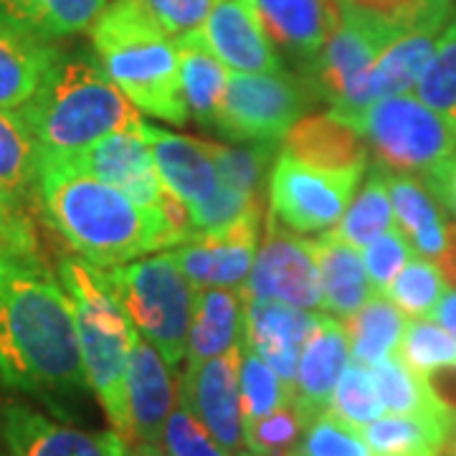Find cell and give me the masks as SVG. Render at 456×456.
I'll return each instance as SVG.
<instances>
[{"instance_id": "cell-2", "label": "cell", "mask_w": 456, "mask_h": 456, "mask_svg": "<svg viewBox=\"0 0 456 456\" xmlns=\"http://www.w3.org/2000/svg\"><path fill=\"white\" fill-rule=\"evenodd\" d=\"M36 203L66 246L102 269L178 246L165 213L140 208L125 191L86 173L66 155L41 152Z\"/></svg>"}, {"instance_id": "cell-38", "label": "cell", "mask_w": 456, "mask_h": 456, "mask_svg": "<svg viewBox=\"0 0 456 456\" xmlns=\"http://www.w3.org/2000/svg\"><path fill=\"white\" fill-rule=\"evenodd\" d=\"M413 92L439 112L456 134V13L441 28L434 56Z\"/></svg>"}, {"instance_id": "cell-42", "label": "cell", "mask_w": 456, "mask_h": 456, "mask_svg": "<svg viewBox=\"0 0 456 456\" xmlns=\"http://www.w3.org/2000/svg\"><path fill=\"white\" fill-rule=\"evenodd\" d=\"M38 236L26 208L0 200V284L20 269L41 266Z\"/></svg>"}, {"instance_id": "cell-1", "label": "cell", "mask_w": 456, "mask_h": 456, "mask_svg": "<svg viewBox=\"0 0 456 456\" xmlns=\"http://www.w3.org/2000/svg\"><path fill=\"white\" fill-rule=\"evenodd\" d=\"M0 383L66 424L79 419L92 391L71 297L46 264L0 284Z\"/></svg>"}, {"instance_id": "cell-47", "label": "cell", "mask_w": 456, "mask_h": 456, "mask_svg": "<svg viewBox=\"0 0 456 456\" xmlns=\"http://www.w3.org/2000/svg\"><path fill=\"white\" fill-rule=\"evenodd\" d=\"M411 256H416V251L406 239V233L398 226L383 233L380 239H375L370 246H365L362 264H365L368 279L373 284V292L386 294V289L391 287L393 279L398 277V272L411 261Z\"/></svg>"}, {"instance_id": "cell-49", "label": "cell", "mask_w": 456, "mask_h": 456, "mask_svg": "<svg viewBox=\"0 0 456 456\" xmlns=\"http://www.w3.org/2000/svg\"><path fill=\"white\" fill-rule=\"evenodd\" d=\"M175 259H178L183 274L193 284V289H208L213 277V251L206 236H193L191 241L175 246Z\"/></svg>"}, {"instance_id": "cell-35", "label": "cell", "mask_w": 456, "mask_h": 456, "mask_svg": "<svg viewBox=\"0 0 456 456\" xmlns=\"http://www.w3.org/2000/svg\"><path fill=\"white\" fill-rule=\"evenodd\" d=\"M362 436L373 456H439L449 441V434L439 426L401 413H383L362 426Z\"/></svg>"}, {"instance_id": "cell-12", "label": "cell", "mask_w": 456, "mask_h": 456, "mask_svg": "<svg viewBox=\"0 0 456 456\" xmlns=\"http://www.w3.org/2000/svg\"><path fill=\"white\" fill-rule=\"evenodd\" d=\"M391 33L368 26L362 20L342 16V20L330 33L325 46L312 59V74L320 92L330 99V114H350L358 107L360 86L365 82L370 66L380 51L391 44Z\"/></svg>"}, {"instance_id": "cell-43", "label": "cell", "mask_w": 456, "mask_h": 456, "mask_svg": "<svg viewBox=\"0 0 456 456\" xmlns=\"http://www.w3.org/2000/svg\"><path fill=\"white\" fill-rule=\"evenodd\" d=\"M335 416L345 419L347 424L368 426L375 419H380L386 413L383 401L378 395L375 388L373 373L370 368L360 365L355 360H350V365L342 370L340 380H338V388L332 395V408H330Z\"/></svg>"}, {"instance_id": "cell-13", "label": "cell", "mask_w": 456, "mask_h": 456, "mask_svg": "<svg viewBox=\"0 0 456 456\" xmlns=\"http://www.w3.org/2000/svg\"><path fill=\"white\" fill-rule=\"evenodd\" d=\"M0 439L8 456H125L127 449L117 431L92 434L18 401L0 406Z\"/></svg>"}, {"instance_id": "cell-44", "label": "cell", "mask_w": 456, "mask_h": 456, "mask_svg": "<svg viewBox=\"0 0 456 456\" xmlns=\"http://www.w3.org/2000/svg\"><path fill=\"white\" fill-rule=\"evenodd\" d=\"M307 426L297 408H277L274 413L246 426V452L251 456H287Z\"/></svg>"}, {"instance_id": "cell-31", "label": "cell", "mask_w": 456, "mask_h": 456, "mask_svg": "<svg viewBox=\"0 0 456 456\" xmlns=\"http://www.w3.org/2000/svg\"><path fill=\"white\" fill-rule=\"evenodd\" d=\"M406 325V312L391 297L373 294L353 317L345 320V330L350 338V355L360 365L373 368L395 355Z\"/></svg>"}, {"instance_id": "cell-27", "label": "cell", "mask_w": 456, "mask_h": 456, "mask_svg": "<svg viewBox=\"0 0 456 456\" xmlns=\"http://www.w3.org/2000/svg\"><path fill=\"white\" fill-rule=\"evenodd\" d=\"M180 64V86L188 114L203 127H213L221 99L226 94L228 71L208 49L200 28L175 36Z\"/></svg>"}, {"instance_id": "cell-18", "label": "cell", "mask_w": 456, "mask_h": 456, "mask_svg": "<svg viewBox=\"0 0 456 456\" xmlns=\"http://www.w3.org/2000/svg\"><path fill=\"white\" fill-rule=\"evenodd\" d=\"M127 398L134 441L160 444L170 411L178 403V393L170 365L137 330L132 332Z\"/></svg>"}, {"instance_id": "cell-32", "label": "cell", "mask_w": 456, "mask_h": 456, "mask_svg": "<svg viewBox=\"0 0 456 456\" xmlns=\"http://www.w3.org/2000/svg\"><path fill=\"white\" fill-rule=\"evenodd\" d=\"M342 16L401 36L419 28H441L454 13V0H340Z\"/></svg>"}, {"instance_id": "cell-52", "label": "cell", "mask_w": 456, "mask_h": 456, "mask_svg": "<svg viewBox=\"0 0 456 456\" xmlns=\"http://www.w3.org/2000/svg\"><path fill=\"white\" fill-rule=\"evenodd\" d=\"M125 456H167L160 444H150V441H130Z\"/></svg>"}, {"instance_id": "cell-23", "label": "cell", "mask_w": 456, "mask_h": 456, "mask_svg": "<svg viewBox=\"0 0 456 456\" xmlns=\"http://www.w3.org/2000/svg\"><path fill=\"white\" fill-rule=\"evenodd\" d=\"M59 46L0 18V110H20L38 92Z\"/></svg>"}, {"instance_id": "cell-41", "label": "cell", "mask_w": 456, "mask_h": 456, "mask_svg": "<svg viewBox=\"0 0 456 456\" xmlns=\"http://www.w3.org/2000/svg\"><path fill=\"white\" fill-rule=\"evenodd\" d=\"M287 456H373V452L362 436V428L327 411L302 431Z\"/></svg>"}, {"instance_id": "cell-21", "label": "cell", "mask_w": 456, "mask_h": 456, "mask_svg": "<svg viewBox=\"0 0 456 456\" xmlns=\"http://www.w3.org/2000/svg\"><path fill=\"white\" fill-rule=\"evenodd\" d=\"M312 254L317 261L325 312L340 320L353 317L375 294L360 248L347 244L330 228L322 231V236L312 239Z\"/></svg>"}, {"instance_id": "cell-51", "label": "cell", "mask_w": 456, "mask_h": 456, "mask_svg": "<svg viewBox=\"0 0 456 456\" xmlns=\"http://www.w3.org/2000/svg\"><path fill=\"white\" fill-rule=\"evenodd\" d=\"M434 320L441 322V325L446 327L452 335L456 338V289H446L444 297H441V302L436 305V310H434Z\"/></svg>"}, {"instance_id": "cell-6", "label": "cell", "mask_w": 456, "mask_h": 456, "mask_svg": "<svg viewBox=\"0 0 456 456\" xmlns=\"http://www.w3.org/2000/svg\"><path fill=\"white\" fill-rule=\"evenodd\" d=\"M114 292L130 314L132 327L165 362L178 368L188 353L196 289L183 274L173 251L127 261L107 269Z\"/></svg>"}, {"instance_id": "cell-34", "label": "cell", "mask_w": 456, "mask_h": 456, "mask_svg": "<svg viewBox=\"0 0 456 456\" xmlns=\"http://www.w3.org/2000/svg\"><path fill=\"white\" fill-rule=\"evenodd\" d=\"M261 233V206L241 216L233 226L221 233L206 236L213 251L211 287L241 292L248 279V272L256 259Z\"/></svg>"}, {"instance_id": "cell-15", "label": "cell", "mask_w": 456, "mask_h": 456, "mask_svg": "<svg viewBox=\"0 0 456 456\" xmlns=\"http://www.w3.org/2000/svg\"><path fill=\"white\" fill-rule=\"evenodd\" d=\"M200 33L216 59L241 74H277V51L251 0H213Z\"/></svg>"}, {"instance_id": "cell-10", "label": "cell", "mask_w": 456, "mask_h": 456, "mask_svg": "<svg viewBox=\"0 0 456 456\" xmlns=\"http://www.w3.org/2000/svg\"><path fill=\"white\" fill-rule=\"evenodd\" d=\"M241 294L244 299H274L299 310H325L312 241L302 239V233L281 228L269 216L264 241Z\"/></svg>"}, {"instance_id": "cell-40", "label": "cell", "mask_w": 456, "mask_h": 456, "mask_svg": "<svg viewBox=\"0 0 456 456\" xmlns=\"http://www.w3.org/2000/svg\"><path fill=\"white\" fill-rule=\"evenodd\" d=\"M446 289L449 281L444 279L439 266L416 254L398 272V277L393 279L391 287L386 289V297H391L411 317H434V310Z\"/></svg>"}, {"instance_id": "cell-30", "label": "cell", "mask_w": 456, "mask_h": 456, "mask_svg": "<svg viewBox=\"0 0 456 456\" xmlns=\"http://www.w3.org/2000/svg\"><path fill=\"white\" fill-rule=\"evenodd\" d=\"M284 140V150L307 163L325 167H365L368 163L362 137L335 114L312 117L302 125H294Z\"/></svg>"}, {"instance_id": "cell-55", "label": "cell", "mask_w": 456, "mask_h": 456, "mask_svg": "<svg viewBox=\"0 0 456 456\" xmlns=\"http://www.w3.org/2000/svg\"><path fill=\"white\" fill-rule=\"evenodd\" d=\"M244 456H251V454H248V452H246V454Z\"/></svg>"}, {"instance_id": "cell-19", "label": "cell", "mask_w": 456, "mask_h": 456, "mask_svg": "<svg viewBox=\"0 0 456 456\" xmlns=\"http://www.w3.org/2000/svg\"><path fill=\"white\" fill-rule=\"evenodd\" d=\"M147 142L163 185L183 198L191 208L203 203L218 188V170L211 142L145 125Z\"/></svg>"}, {"instance_id": "cell-22", "label": "cell", "mask_w": 456, "mask_h": 456, "mask_svg": "<svg viewBox=\"0 0 456 456\" xmlns=\"http://www.w3.org/2000/svg\"><path fill=\"white\" fill-rule=\"evenodd\" d=\"M441 28H419V31L401 33L398 38H393L391 44L380 51V56L375 59V64L370 66L365 82L360 86L355 112L365 110L378 99L413 92L434 56ZM342 117H347V114H342Z\"/></svg>"}, {"instance_id": "cell-9", "label": "cell", "mask_w": 456, "mask_h": 456, "mask_svg": "<svg viewBox=\"0 0 456 456\" xmlns=\"http://www.w3.org/2000/svg\"><path fill=\"white\" fill-rule=\"evenodd\" d=\"M305 112L299 84L287 74H228L213 130L236 142H281Z\"/></svg>"}, {"instance_id": "cell-37", "label": "cell", "mask_w": 456, "mask_h": 456, "mask_svg": "<svg viewBox=\"0 0 456 456\" xmlns=\"http://www.w3.org/2000/svg\"><path fill=\"white\" fill-rule=\"evenodd\" d=\"M395 355L416 373L434 378L441 370H456V338L434 317H413Z\"/></svg>"}, {"instance_id": "cell-29", "label": "cell", "mask_w": 456, "mask_h": 456, "mask_svg": "<svg viewBox=\"0 0 456 456\" xmlns=\"http://www.w3.org/2000/svg\"><path fill=\"white\" fill-rule=\"evenodd\" d=\"M41 145L18 110H0V200L26 208L36 198Z\"/></svg>"}, {"instance_id": "cell-20", "label": "cell", "mask_w": 456, "mask_h": 456, "mask_svg": "<svg viewBox=\"0 0 456 456\" xmlns=\"http://www.w3.org/2000/svg\"><path fill=\"white\" fill-rule=\"evenodd\" d=\"M274 46L314 59L342 20L340 0H251Z\"/></svg>"}, {"instance_id": "cell-11", "label": "cell", "mask_w": 456, "mask_h": 456, "mask_svg": "<svg viewBox=\"0 0 456 456\" xmlns=\"http://www.w3.org/2000/svg\"><path fill=\"white\" fill-rule=\"evenodd\" d=\"M241 345L224 355L185 365L178 380V395L196 413L200 424L231 456L246 454V419L239 388Z\"/></svg>"}, {"instance_id": "cell-5", "label": "cell", "mask_w": 456, "mask_h": 456, "mask_svg": "<svg viewBox=\"0 0 456 456\" xmlns=\"http://www.w3.org/2000/svg\"><path fill=\"white\" fill-rule=\"evenodd\" d=\"M59 277L71 297L84 370L107 421L122 439L134 441L127 398V370L134 327L114 292L107 269L82 256L59 261Z\"/></svg>"}, {"instance_id": "cell-33", "label": "cell", "mask_w": 456, "mask_h": 456, "mask_svg": "<svg viewBox=\"0 0 456 456\" xmlns=\"http://www.w3.org/2000/svg\"><path fill=\"white\" fill-rule=\"evenodd\" d=\"M391 228H395V211L388 191V170L375 165L368 173L362 191L342 213L335 233L355 248H365Z\"/></svg>"}, {"instance_id": "cell-28", "label": "cell", "mask_w": 456, "mask_h": 456, "mask_svg": "<svg viewBox=\"0 0 456 456\" xmlns=\"http://www.w3.org/2000/svg\"><path fill=\"white\" fill-rule=\"evenodd\" d=\"M110 0H0V18L41 41H61L89 31Z\"/></svg>"}, {"instance_id": "cell-8", "label": "cell", "mask_w": 456, "mask_h": 456, "mask_svg": "<svg viewBox=\"0 0 456 456\" xmlns=\"http://www.w3.org/2000/svg\"><path fill=\"white\" fill-rule=\"evenodd\" d=\"M365 167H325L281 150L269 178V216L294 233L338 226L355 198Z\"/></svg>"}, {"instance_id": "cell-16", "label": "cell", "mask_w": 456, "mask_h": 456, "mask_svg": "<svg viewBox=\"0 0 456 456\" xmlns=\"http://www.w3.org/2000/svg\"><path fill=\"white\" fill-rule=\"evenodd\" d=\"M350 360V338L345 325L338 317H320V325L305 345L294 373L292 406L305 426L332 408L338 380Z\"/></svg>"}, {"instance_id": "cell-39", "label": "cell", "mask_w": 456, "mask_h": 456, "mask_svg": "<svg viewBox=\"0 0 456 456\" xmlns=\"http://www.w3.org/2000/svg\"><path fill=\"white\" fill-rule=\"evenodd\" d=\"M218 180L246 196L261 198V183L274 167L279 142L256 140L248 145H211Z\"/></svg>"}, {"instance_id": "cell-4", "label": "cell", "mask_w": 456, "mask_h": 456, "mask_svg": "<svg viewBox=\"0 0 456 456\" xmlns=\"http://www.w3.org/2000/svg\"><path fill=\"white\" fill-rule=\"evenodd\" d=\"M89 33L102 69L134 107L170 125L188 122L175 38L137 0H114Z\"/></svg>"}, {"instance_id": "cell-24", "label": "cell", "mask_w": 456, "mask_h": 456, "mask_svg": "<svg viewBox=\"0 0 456 456\" xmlns=\"http://www.w3.org/2000/svg\"><path fill=\"white\" fill-rule=\"evenodd\" d=\"M246 299L233 289H196L193 299V320L188 335V365L224 355L239 347L244 340Z\"/></svg>"}, {"instance_id": "cell-50", "label": "cell", "mask_w": 456, "mask_h": 456, "mask_svg": "<svg viewBox=\"0 0 456 456\" xmlns=\"http://www.w3.org/2000/svg\"><path fill=\"white\" fill-rule=\"evenodd\" d=\"M424 185L428 188V193L436 198L441 208H446V213H452L456 218V152L426 173Z\"/></svg>"}, {"instance_id": "cell-7", "label": "cell", "mask_w": 456, "mask_h": 456, "mask_svg": "<svg viewBox=\"0 0 456 456\" xmlns=\"http://www.w3.org/2000/svg\"><path fill=\"white\" fill-rule=\"evenodd\" d=\"M347 122L370 147L378 167L388 173H428L456 152V134L449 122L426 102L411 94L378 99Z\"/></svg>"}, {"instance_id": "cell-17", "label": "cell", "mask_w": 456, "mask_h": 456, "mask_svg": "<svg viewBox=\"0 0 456 456\" xmlns=\"http://www.w3.org/2000/svg\"><path fill=\"white\" fill-rule=\"evenodd\" d=\"M320 312L299 310L274 299H246L244 340L277 370L289 391L299 355L320 325Z\"/></svg>"}, {"instance_id": "cell-46", "label": "cell", "mask_w": 456, "mask_h": 456, "mask_svg": "<svg viewBox=\"0 0 456 456\" xmlns=\"http://www.w3.org/2000/svg\"><path fill=\"white\" fill-rule=\"evenodd\" d=\"M254 206H261V198L246 196L241 191L224 185L218 180V188L203 203L191 208V224L193 236H213L221 233L228 226H233L241 216L251 211Z\"/></svg>"}, {"instance_id": "cell-45", "label": "cell", "mask_w": 456, "mask_h": 456, "mask_svg": "<svg viewBox=\"0 0 456 456\" xmlns=\"http://www.w3.org/2000/svg\"><path fill=\"white\" fill-rule=\"evenodd\" d=\"M160 446L167 456H231L180 398L170 411Z\"/></svg>"}, {"instance_id": "cell-54", "label": "cell", "mask_w": 456, "mask_h": 456, "mask_svg": "<svg viewBox=\"0 0 456 456\" xmlns=\"http://www.w3.org/2000/svg\"><path fill=\"white\" fill-rule=\"evenodd\" d=\"M0 456H8L5 454V444H3V439H0Z\"/></svg>"}, {"instance_id": "cell-36", "label": "cell", "mask_w": 456, "mask_h": 456, "mask_svg": "<svg viewBox=\"0 0 456 456\" xmlns=\"http://www.w3.org/2000/svg\"><path fill=\"white\" fill-rule=\"evenodd\" d=\"M239 388L246 426L292 403V391L287 388V383L246 340H241L239 355Z\"/></svg>"}, {"instance_id": "cell-3", "label": "cell", "mask_w": 456, "mask_h": 456, "mask_svg": "<svg viewBox=\"0 0 456 456\" xmlns=\"http://www.w3.org/2000/svg\"><path fill=\"white\" fill-rule=\"evenodd\" d=\"M18 112L41 152L74 155L112 132L142 122L127 94L110 79L97 56L59 51L38 92Z\"/></svg>"}, {"instance_id": "cell-53", "label": "cell", "mask_w": 456, "mask_h": 456, "mask_svg": "<svg viewBox=\"0 0 456 456\" xmlns=\"http://www.w3.org/2000/svg\"><path fill=\"white\" fill-rule=\"evenodd\" d=\"M449 441H452V452L456 456V416H454V424H452V431H449Z\"/></svg>"}, {"instance_id": "cell-25", "label": "cell", "mask_w": 456, "mask_h": 456, "mask_svg": "<svg viewBox=\"0 0 456 456\" xmlns=\"http://www.w3.org/2000/svg\"><path fill=\"white\" fill-rule=\"evenodd\" d=\"M388 191L395 211V226L406 233L419 256L431 259L439 266L449 251L452 224L446 221L436 198L428 193L424 183L406 173H388Z\"/></svg>"}, {"instance_id": "cell-14", "label": "cell", "mask_w": 456, "mask_h": 456, "mask_svg": "<svg viewBox=\"0 0 456 456\" xmlns=\"http://www.w3.org/2000/svg\"><path fill=\"white\" fill-rule=\"evenodd\" d=\"M145 125L147 122H140L127 130L112 132L92 147L66 155V158H71L79 167L97 175L99 180L125 191L140 208L150 213H163L160 208L163 180L158 175V167L152 160Z\"/></svg>"}, {"instance_id": "cell-48", "label": "cell", "mask_w": 456, "mask_h": 456, "mask_svg": "<svg viewBox=\"0 0 456 456\" xmlns=\"http://www.w3.org/2000/svg\"><path fill=\"white\" fill-rule=\"evenodd\" d=\"M140 8L173 38L196 31L211 11L213 0H137Z\"/></svg>"}, {"instance_id": "cell-26", "label": "cell", "mask_w": 456, "mask_h": 456, "mask_svg": "<svg viewBox=\"0 0 456 456\" xmlns=\"http://www.w3.org/2000/svg\"><path fill=\"white\" fill-rule=\"evenodd\" d=\"M378 395L383 401L386 413L413 416L428 424L439 426L446 434L454 424V411L434 388L431 378L408 368L398 355H391L370 368Z\"/></svg>"}]
</instances>
